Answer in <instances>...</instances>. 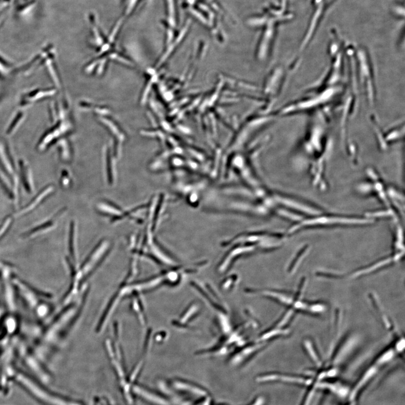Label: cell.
<instances>
[{
	"label": "cell",
	"mask_w": 405,
	"mask_h": 405,
	"mask_svg": "<svg viewBox=\"0 0 405 405\" xmlns=\"http://www.w3.org/2000/svg\"><path fill=\"white\" fill-rule=\"evenodd\" d=\"M12 219L11 217H7L4 221L1 223L0 225V238H1L4 234H5L7 229H9L11 223H12Z\"/></svg>",
	"instance_id": "8fae6325"
},
{
	"label": "cell",
	"mask_w": 405,
	"mask_h": 405,
	"mask_svg": "<svg viewBox=\"0 0 405 405\" xmlns=\"http://www.w3.org/2000/svg\"><path fill=\"white\" fill-rule=\"evenodd\" d=\"M20 166L22 182L25 189L29 193H31L35 190V186L31 168L24 161L20 162Z\"/></svg>",
	"instance_id": "3957f363"
},
{
	"label": "cell",
	"mask_w": 405,
	"mask_h": 405,
	"mask_svg": "<svg viewBox=\"0 0 405 405\" xmlns=\"http://www.w3.org/2000/svg\"><path fill=\"white\" fill-rule=\"evenodd\" d=\"M174 385L177 388L192 394V395L197 397H202L207 395V393L203 389L198 388V386L194 385L187 384L186 382H175Z\"/></svg>",
	"instance_id": "52a82bcc"
},
{
	"label": "cell",
	"mask_w": 405,
	"mask_h": 405,
	"mask_svg": "<svg viewBox=\"0 0 405 405\" xmlns=\"http://www.w3.org/2000/svg\"><path fill=\"white\" fill-rule=\"evenodd\" d=\"M141 1V0H127L126 5H125L124 15L122 18H123L124 20L127 17L130 16L131 13L134 12Z\"/></svg>",
	"instance_id": "30bf717a"
},
{
	"label": "cell",
	"mask_w": 405,
	"mask_h": 405,
	"mask_svg": "<svg viewBox=\"0 0 405 405\" xmlns=\"http://www.w3.org/2000/svg\"><path fill=\"white\" fill-rule=\"evenodd\" d=\"M134 390L136 393L138 394V395H141L143 397V398H144L145 399L148 400L150 401V402L154 404L159 405H170V404H169L166 400L163 399V398H161V397L158 396L154 395V393L146 391L144 389L139 387V386H136Z\"/></svg>",
	"instance_id": "5b68a950"
},
{
	"label": "cell",
	"mask_w": 405,
	"mask_h": 405,
	"mask_svg": "<svg viewBox=\"0 0 405 405\" xmlns=\"http://www.w3.org/2000/svg\"><path fill=\"white\" fill-rule=\"evenodd\" d=\"M53 191L54 187L53 186H46L45 188H44L38 194V196L30 202V203H29L24 208L21 209L20 211H18L16 213V216L17 217L21 216L30 212L32 210H34L51 193L53 192Z\"/></svg>",
	"instance_id": "7a4b0ae2"
},
{
	"label": "cell",
	"mask_w": 405,
	"mask_h": 405,
	"mask_svg": "<svg viewBox=\"0 0 405 405\" xmlns=\"http://www.w3.org/2000/svg\"><path fill=\"white\" fill-rule=\"evenodd\" d=\"M54 93V91L53 90L31 91L28 96L27 95V97H24V100L22 101L21 104L23 106H27L31 104L32 102L40 100V99L48 97V96H50L51 94H53Z\"/></svg>",
	"instance_id": "8992f818"
},
{
	"label": "cell",
	"mask_w": 405,
	"mask_h": 405,
	"mask_svg": "<svg viewBox=\"0 0 405 405\" xmlns=\"http://www.w3.org/2000/svg\"><path fill=\"white\" fill-rule=\"evenodd\" d=\"M0 165H1L6 174L12 179L16 178L14 176V168L12 161L2 143H0Z\"/></svg>",
	"instance_id": "277c9868"
},
{
	"label": "cell",
	"mask_w": 405,
	"mask_h": 405,
	"mask_svg": "<svg viewBox=\"0 0 405 405\" xmlns=\"http://www.w3.org/2000/svg\"><path fill=\"white\" fill-rule=\"evenodd\" d=\"M55 226V223L52 221H49V222L43 223L40 224V226L36 227L32 230L29 231L28 235L29 236H33V235H36L42 233H45L47 231L53 229Z\"/></svg>",
	"instance_id": "9c48e42d"
},
{
	"label": "cell",
	"mask_w": 405,
	"mask_h": 405,
	"mask_svg": "<svg viewBox=\"0 0 405 405\" xmlns=\"http://www.w3.org/2000/svg\"><path fill=\"white\" fill-rule=\"evenodd\" d=\"M0 185L11 200L13 201L17 200L18 187L15 186L13 182L10 183L7 181V180L1 174H0Z\"/></svg>",
	"instance_id": "ba28073f"
},
{
	"label": "cell",
	"mask_w": 405,
	"mask_h": 405,
	"mask_svg": "<svg viewBox=\"0 0 405 405\" xmlns=\"http://www.w3.org/2000/svg\"><path fill=\"white\" fill-rule=\"evenodd\" d=\"M369 219L356 218V217H349L336 216H324L320 215L313 216L310 219H306L298 225V228L308 226H317L318 224H364L369 223Z\"/></svg>",
	"instance_id": "6da1fadb"
}]
</instances>
